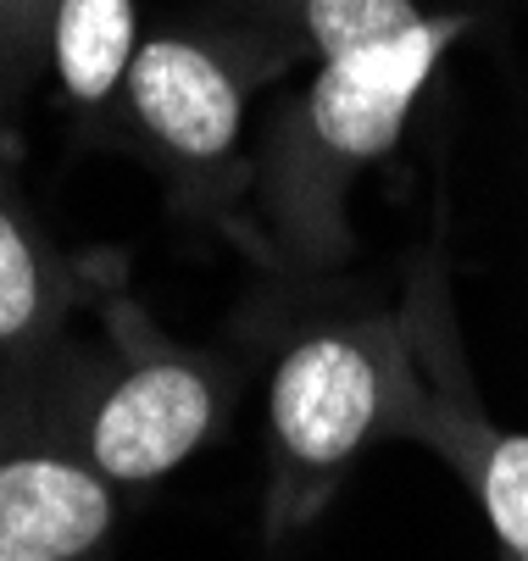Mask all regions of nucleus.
Listing matches in <instances>:
<instances>
[{"instance_id": "nucleus-1", "label": "nucleus", "mask_w": 528, "mask_h": 561, "mask_svg": "<svg viewBox=\"0 0 528 561\" xmlns=\"http://www.w3.org/2000/svg\"><path fill=\"white\" fill-rule=\"evenodd\" d=\"M379 423V367L340 334L300 340L273 378V434L300 472H329Z\"/></svg>"}, {"instance_id": "nucleus-2", "label": "nucleus", "mask_w": 528, "mask_h": 561, "mask_svg": "<svg viewBox=\"0 0 528 561\" xmlns=\"http://www.w3.org/2000/svg\"><path fill=\"white\" fill-rule=\"evenodd\" d=\"M211 428V389L200 373L179 362H157L128 373L90 428V461L101 478L145 484L173 472Z\"/></svg>"}, {"instance_id": "nucleus-3", "label": "nucleus", "mask_w": 528, "mask_h": 561, "mask_svg": "<svg viewBox=\"0 0 528 561\" xmlns=\"http://www.w3.org/2000/svg\"><path fill=\"white\" fill-rule=\"evenodd\" d=\"M445 45V28L417 23L401 39L367 45L351 56H329L323 78L312 84V128L340 156H379L401 139L412 95Z\"/></svg>"}, {"instance_id": "nucleus-4", "label": "nucleus", "mask_w": 528, "mask_h": 561, "mask_svg": "<svg viewBox=\"0 0 528 561\" xmlns=\"http://www.w3.org/2000/svg\"><path fill=\"white\" fill-rule=\"evenodd\" d=\"M112 528V495L101 472L50 461V456H18L0 461V545L79 561L95 550Z\"/></svg>"}, {"instance_id": "nucleus-5", "label": "nucleus", "mask_w": 528, "mask_h": 561, "mask_svg": "<svg viewBox=\"0 0 528 561\" xmlns=\"http://www.w3.org/2000/svg\"><path fill=\"white\" fill-rule=\"evenodd\" d=\"M139 117L184 156H222L240 134V95L206 50L157 39L128 61Z\"/></svg>"}, {"instance_id": "nucleus-6", "label": "nucleus", "mask_w": 528, "mask_h": 561, "mask_svg": "<svg viewBox=\"0 0 528 561\" xmlns=\"http://www.w3.org/2000/svg\"><path fill=\"white\" fill-rule=\"evenodd\" d=\"M134 56V0H61L56 12V67L79 101L112 95Z\"/></svg>"}, {"instance_id": "nucleus-7", "label": "nucleus", "mask_w": 528, "mask_h": 561, "mask_svg": "<svg viewBox=\"0 0 528 561\" xmlns=\"http://www.w3.org/2000/svg\"><path fill=\"white\" fill-rule=\"evenodd\" d=\"M423 18L412 0H307V28L323 56H351L412 34Z\"/></svg>"}, {"instance_id": "nucleus-8", "label": "nucleus", "mask_w": 528, "mask_h": 561, "mask_svg": "<svg viewBox=\"0 0 528 561\" xmlns=\"http://www.w3.org/2000/svg\"><path fill=\"white\" fill-rule=\"evenodd\" d=\"M479 501L501 545L528 556V434H495L479 450Z\"/></svg>"}, {"instance_id": "nucleus-9", "label": "nucleus", "mask_w": 528, "mask_h": 561, "mask_svg": "<svg viewBox=\"0 0 528 561\" xmlns=\"http://www.w3.org/2000/svg\"><path fill=\"white\" fill-rule=\"evenodd\" d=\"M39 311V267L28 256V239L0 211V340H12Z\"/></svg>"}, {"instance_id": "nucleus-10", "label": "nucleus", "mask_w": 528, "mask_h": 561, "mask_svg": "<svg viewBox=\"0 0 528 561\" xmlns=\"http://www.w3.org/2000/svg\"><path fill=\"white\" fill-rule=\"evenodd\" d=\"M0 561H50V556H28V550H7V545H0Z\"/></svg>"}, {"instance_id": "nucleus-11", "label": "nucleus", "mask_w": 528, "mask_h": 561, "mask_svg": "<svg viewBox=\"0 0 528 561\" xmlns=\"http://www.w3.org/2000/svg\"><path fill=\"white\" fill-rule=\"evenodd\" d=\"M517 561H528V556H517Z\"/></svg>"}]
</instances>
